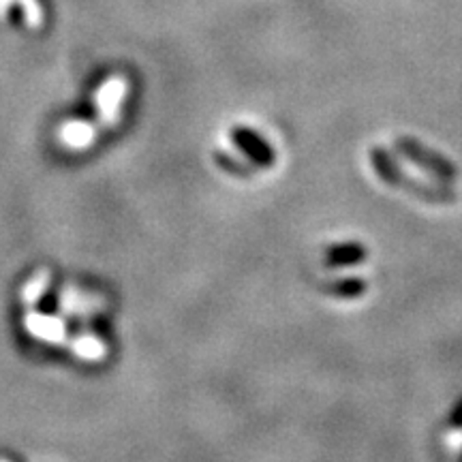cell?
I'll list each match as a JSON object with an SVG mask.
<instances>
[{"label":"cell","instance_id":"cell-6","mask_svg":"<svg viewBox=\"0 0 462 462\" xmlns=\"http://www.w3.org/2000/svg\"><path fill=\"white\" fill-rule=\"evenodd\" d=\"M50 282H51V274L48 273V270H42V273L32 274L31 279L26 281V285L22 287V302H24L26 306L37 304L39 300L43 298V293L48 291Z\"/></svg>","mask_w":462,"mask_h":462},{"label":"cell","instance_id":"cell-1","mask_svg":"<svg viewBox=\"0 0 462 462\" xmlns=\"http://www.w3.org/2000/svg\"><path fill=\"white\" fill-rule=\"evenodd\" d=\"M126 92H129V82H126L123 75H112V78H107L106 82L99 86V90L95 92L97 120H99L101 129H112L114 125H118Z\"/></svg>","mask_w":462,"mask_h":462},{"label":"cell","instance_id":"cell-3","mask_svg":"<svg viewBox=\"0 0 462 462\" xmlns=\"http://www.w3.org/2000/svg\"><path fill=\"white\" fill-rule=\"evenodd\" d=\"M58 306H60L62 315L73 317V319H90V317L99 315L103 302L99 296H92L78 287H65L58 296Z\"/></svg>","mask_w":462,"mask_h":462},{"label":"cell","instance_id":"cell-5","mask_svg":"<svg viewBox=\"0 0 462 462\" xmlns=\"http://www.w3.org/2000/svg\"><path fill=\"white\" fill-rule=\"evenodd\" d=\"M67 349L82 362H101L107 356V345L106 340L90 332H82L78 337L67 338Z\"/></svg>","mask_w":462,"mask_h":462},{"label":"cell","instance_id":"cell-4","mask_svg":"<svg viewBox=\"0 0 462 462\" xmlns=\"http://www.w3.org/2000/svg\"><path fill=\"white\" fill-rule=\"evenodd\" d=\"M58 140L69 150H79L90 148L97 140V125L88 123V120H67L65 125H60L58 129Z\"/></svg>","mask_w":462,"mask_h":462},{"label":"cell","instance_id":"cell-2","mask_svg":"<svg viewBox=\"0 0 462 462\" xmlns=\"http://www.w3.org/2000/svg\"><path fill=\"white\" fill-rule=\"evenodd\" d=\"M24 328L32 338L42 340L48 345H65L67 343V326L58 315L39 313V310H28L24 315Z\"/></svg>","mask_w":462,"mask_h":462}]
</instances>
